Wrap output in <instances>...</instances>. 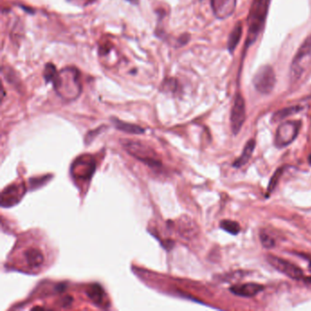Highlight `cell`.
<instances>
[{
	"mask_svg": "<svg viewBox=\"0 0 311 311\" xmlns=\"http://www.w3.org/2000/svg\"><path fill=\"white\" fill-rule=\"evenodd\" d=\"M52 83L55 91L66 101L75 100L81 93V74L76 68L69 67L57 72Z\"/></svg>",
	"mask_w": 311,
	"mask_h": 311,
	"instance_id": "cell-1",
	"label": "cell"
},
{
	"mask_svg": "<svg viewBox=\"0 0 311 311\" xmlns=\"http://www.w3.org/2000/svg\"><path fill=\"white\" fill-rule=\"evenodd\" d=\"M176 85H177V81L172 79V80L164 81L162 89H166L168 91H176Z\"/></svg>",
	"mask_w": 311,
	"mask_h": 311,
	"instance_id": "cell-22",
	"label": "cell"
},
{
	"mask_svg": "<svg viewBox=\"0 0 311 311\" xmlns=\"http://www.w3.org/2000/svg\"><path fill=\"white\" fill-rule=\"evenodd\" d=\"M282 172H283V169H279L277 172H275L273 177L271 178V181H270L269 184H268V193H271L274 189H275L277 183L279 182L280 175L282 174Z\"/></svg>",
	"mask_w": 311,
	"mask_h": 311,
	"instance_id": "cell-21",
	"label": "cell"
},
{
	"mask_svg": "<svg viewBox=\"0 0 311 311\" xmlns=\"http://www.w3.org/2000/svg\"><path fill=\"white\" fill-rule=\"evenodd\" d=\"M301 109L302 108L300 107V106H293V107L286 108V109H283V110H280V111L277 112V113L274 114L273 121L274 122H279V121H281L283 119L287 118L288 116L293 115L295 113L301 112Z\"/></svg>",
	"mask_w": 311,
	"mask_h": 311,
	"instance_id": "cell-17",
	"label": "cell"
},
{
	"mask_svg": "<svg viewBox=\"0 0 311 311\" xmlns=\"http://www.w3.org/2000/svg\"><path fill=\"white\" fill-rule=\"evenodd\" d=\"M242 37V24L241 22H238L236 24L235 27L233 28V30L231 31L228 41H227V48L228 51L233 53V51L236 48L237 44L239 43Z\"/></svg>",
	"mask_w": 311,
	"mask_h": 311,
	"instance_id": "cell-14",
	"label": "cell"
},
{
	"mask_svg": "<svg viewBox=\"0 0 311 311\" xmlns=\"http://www.w3.org/2000/svg\"><path fill=\"white\" fill-rule=\"evenodd\" d=\"M254 86L262 94H268L273 91L276 84V75L272 67L265 65L256 72L253 79Z\"/></svg>",
	"mask_w": 311,
	"mask_h": 311,
	"instance_id": "cell-4",
	"label": "cell"
},
{
	"mask_svg": "<svg viewBox=\"0 0 311 311\" xmlns=\"http://www.w3.org/2000/svg\"><path fill=\"white\" fill-rule=\"evenodd\" d=\"M89 298L92 300L97 305L102 304V299H103V290L99 285H93L91 289L88 291Z\"/></svg>",
	"mask_w": 311,
	"mask_h": 311,
	"instance_id": "cell-18",
	"label": "cell"
},
{
	"mask_svg": "<svg viewBox=\"0 0 311 311\" xmlns=\"http://www.w3.org/2000/svg\"><path fill=\"white\" fill-rule=\"evenodd\" d=\"M113 124H115L117 129L128 133V134H143L145 132V130L141 128L140 126L134 125V124H126L119 120H113Z\"/></svg>",
	"mask_w": 311,
	"mask_h": 311,
	"instance_id": "cell-15",
	"label": "cell"
},
{
	"mask_svg": "<svg viewBox=\"0 0 311 311\" xmlns=\"http://www.w3.org/2000/svg\"><path fill=\"white\" fill-rule=\"evenodd\" d=\"M311 54V36L308 37L302 43L296 54L292 66H291V75L294 79H298L301 76L303 70V61Z\"/></svg>",
	"mask_w": 311,
	"mask_h": 311,
	"instance_id": "cell-8",
	"label": "cell"
},
{
	"mask_svg": "<svg viewBox=\"0 0 311 311\" xmlns=\"http://www.w3.org/2000/svg\"><path fill=\"white\" fill-rule=\"evenodd\" d=\"M24 193H25V190H24V187H21V186L15 185V186L6 188L2 193V197H1L2 206L9 207L16 204L22 198Z\"/></svg>",
	"mask_w": 311,
	"mask_h": 311,
	"instance_id": "cell-11",
	"label": "cell"
},
{
	"mask_svg": "<svg viewBox=\"0 0 311 311\" xmlns=\"http://www.w3.org/2000/svg\"><path fill=\"white\" fill-rule=\"evenodd\" d=\"M255 147H256V141L253 139L249 140L245 146L241 156L234 162L233 166L236 167V168H240V167L244 166L245 164H247V161L250 160V158L252 156Z\"/></svg>",
	"mask_w": 311,
	"mask_h": 311,
	"instance_id": "cell-12",
	"label": "cell"
},
{
	"mask_svg": "<svg viewBox=\"0 0 311 311\" xmlns=\"http://www.w3.org/2000/svg\"><path fill=\"white\" fill-rule=\"evenodd\" d=\"M246 120V105L241 94L237 93L231 111V128L234 134H237L241 130Z\"/></svg>",
	"mask_w": 311,
	"mask_h": 311,
	"instance_id": "cell-7",
	"label": "cell"
},
{
	"mask_svg": "<svg viewBox=\"0 0 311 311\" xmlns=\"http://www.w3.org/2000/svg\"><path fill=\"white\" fill-rule=\"evenodd\" d=\"M260 240H261V244L263 245V247L265 248L270 249V248H273L275 247L274 238H272L270 236H268V234L265 233L263 231L260 233Z\"/></svg>",
	"mask_w": 311,
	"mask_h": 311,
	"instance_id": "cell-20",
	"label": "cell"
},
{
	"mask_svg": "<svg viewBox=\"0 0 311 311\" xmlns=\"http://www.w3.org/2000/svg\"><path fill=\"white\" fill-rule=\"evenodd\" d=\"M268 261L275 269H277L280 273L284 274L290 279L295 280H303L304 279L303 271L290 261L271 255L268 256Z\"/></svg>",
	"mask_w": 311,
	"mask_h": 311,
	"instance_id": "cell-5",
	"label": "cell"
},
{
	"mask_svg": "<svg viewBox=\"0 0 311 311\" xmlns=\"http://www.w3.org/2000/svg\"><path fill=\"white\" fill-rule=\"evenodd\" d=\"M220 227L223 230H225V232L229 233L233 236L238 235L240 233V231H241V226L236 221H221Z\"/></svg>",
	"mask_w": 311,
	"mask_h": 311,
	"instance_id": "cell-16",
	"label": "cell"
},
{
	"mask_svg": "<svg viewBox=\"0 0 311 311\" xmlns=\"http://www.w3.org/2000/svg\"><path fill=\"white\" fill-rule=\"evenodd\" d=\"M310 270L311 271V264H310Z\"/></svg>",
	"mask_w": 311,
	"mask_h": 311,
	"instance_id": "cell-26",
	"label": "cell"
},
{
	"mask_svg": "<svg viewBox=\"0 0 311 311\" xmlns=\"http://www.w3.org/2000/svg\"><path fill=\"white\" fill-rule=\"evenodd\" d=\"M25 258L29 268H38L44 262V257L40 250L37 248H29L27 252L25 253Z\"/></svg>",
	"mask_w": 311,
	"mask_h": 311,
	"instance_id": "cell-13",
	"label": "cell"
},
{
	"mask_svg": "<svg viewBox=\"0 0 311 311\" xmlns=\"http://www.w3.org/2000/svg\"><path fill=\"white\" fill-rule=\"evenodd\" d=\"M301 123L299 121L285 122L279 125L275 136V145L278 148H283L295 141L300 129Z\"/></svg>",
	"mask_w": 311,
	"mask_h": 311,
	"instance_id": "cell-3",
	"label": "cell"
},
{
	"mask_svg": "<svg viewBox=\"0 0 311 311\" xmlns=\"http://www.w3.org/2000/svg\"><path fill=\"white\" fill-rule=\"evenodd\" d=\"M126 1H128V2L132 3V4H138V1H139V0H126Z\"/></svg>",
	"mask_w": 311,
	"mask_h": 311,
	"instance_id": "cell-23",
	"label": "cell"
},
{
	"mask_svg": "<svg viewBox=\"0 0 311 311\" xmlns=\"http://www.w3.org/2000/svg\"><path fill=\"white\" fill-rule=\"evenodd\" d=\"M307 281L309 282V283H311V278H309V279H306Z\"/></svg>",
	"mask_w": 311,
	"mask_h": 311,
	"instance_id": "cell-24",
	"label": "cell"
},
{
	"mask_svg": "<svg viewBox=\"0 0 311 311\" xmlns=\"http://www.w3.org/2000/svg\"><path fill=\"white\" fill-rule=\"evenodd\" d=\"M56 74H57V70H56V68L53 64L48 63V64L46 65L43 75L47 82H52Z\"/></svg>",
	"mask_w": 311,
	"mask_h": 311,
	"instance_id": "cell-19",
	"label": "cell"
},
{
	"mask_svg": "<svg viewBox=\"0 0 311 311\" xmlns=\"http://www.w3.org/2000/svg\"><path fill=\"white\" fill-rule=\"evenodd\" d=\"M212 9L216 17L227 18L236 9V0H211Z\"/></svg>",
	"mask_w": 311,
	"mask_h": 311,
	"instance_id": "cell-9",
	"label": "cell"
},
{
	"mask_svg": "<svg viewBox=\"0 0 311 311\" xmlns=\"http://www.w3.org/2000/svg\"><path fill=\"white\" fill-rule=\"evenodd\" d=\"M263 290V286L257 283L236 285L230 288V291L233 294L243 298H252Z\"/></svg>",
	"mask_w": 311,
	"mask_h": 311,
	"instance_id": "cell-10",
	"label": "cell"
},
{
	"mask_svg": "<svg viewBox=\"0 0 311 311\" xmlns=\"http://www.w3.org/2000/svg\"><path fill=\"white\" fill-rule=\"evenodd\" d=\"M270 0H253L252 5L248 16V35L247 45L253 43L263 27Z\"/></svg>",
	"mask_w": 311,
	"mask_h": 311,
	"instance_id": "cell-2",
	"label": "cell"
},
{
	"mask_svg": "<svg viewBox=\"0 0 311 311\" xmlns=\"http://www.w3.org/2000/svg\"><path fill=\"white\" fill-rule=\"evenodd\" d=\"M309 161H310V163L311 164V156H310V158H309Z\"/></svg>",
	"mask_w": 311,
	"mask_h": 311,
	"instance_id": "cell-25",
	"label": "cell"
},
{
	"mask_svg": "<svg viewBox=\"0 0 311 311\" xmlns=\"http://www.w3.org/2000/svg\"><path fill=\"white\" fill-rule=\"evenodd\" d=\"M125 147L132 156H135L141 161H145L149 166H161V162L155 157V153L147 146L140 145L139 143L128 142Z\"/></svg>",
	"mask_w": 311,
	"mask_h": 311,
	"instance_id": "cell-6",
	"label": "cell"
}]
</instances>
